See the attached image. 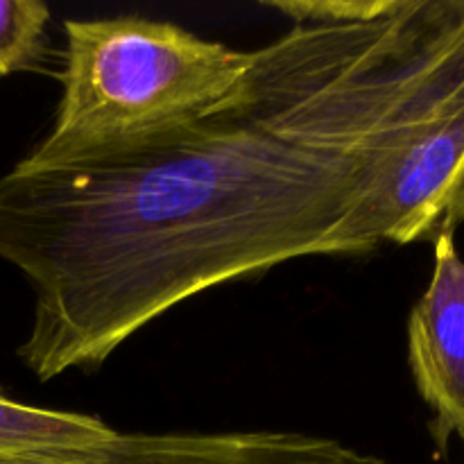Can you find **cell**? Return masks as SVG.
Wrapping results in <instances>:
<instances>
[{"label":"cell","instance_id":"277c9868","mask_svg":"<svg viewBox=\"0 0 464 464\" xmlns=\"http://www.w3.org/2000/svg\"><path fill=\"white\" fill-rule=\"evenodd\" d=\"M433 252L429 288L408 317V362L444 453L453 438L464 444V261L453 236L435 240Z\"/></svg>","mask_w":464,"mask_h":464},{"label":"cell","instance_id":"6da1fadb","mask_svg":"<svg viewBox=\"0 0 464 464\" xmlns=\"http://www.w3.org/2000/svg\"><path fill=\"white\" fill-rule=\"evenodd\" d=\"M266 5L293 27L198 116L0 177V258L32 290L16 353L41 383L227 281L383 247L388 172L464 118V0Z\"/></svg>","mask_w":464,"mask_h":464},{"label":"cell","instance_id":"7a4b0ae2","mask_svg":"<svg viewBox=\"0 0 464 464\" xmlns=\"http://www.w3.org/2000/svg\"><path fill=\"white\" fill-rule=\"evenodd\" d=\"M62 100L50 131L21 159L50 168L148 139L229 93L252 50L143 16L66 21Z\"/></svg>","mask_w":464,"mask_h":464},{"label":"cell","instance_id":"8992f818","mask_svg":"<svg viewBox=\"0 0 464 464\" xmlns=\"http://www.w3.org/2000/svg\"><path fill=\"white\" fill-rule=\"evenodd\" d=\"M48 21L50 7L44 0H0V77L34 63Z\"/></svg>","mask_w":464,"mask_h":464},{"label":"cell","instance_id":"3957f363","mask_svg":"<svg viewBox=\"0 0 464 464\" xmlns=\"http://www.w3.org/2000/svg\"><path fill=\"white\" fill-rule=\"evenodd\" d=\"M0 464H385L331 438L285 430L121 433L75 451Z\"/></svg>","mask_w":464,"mask_h":464},{"label":"cell","instance_id":"5b68a950","mask_svg":"<svg viewBox=\"0 0 464 464\" xmlns=\"http://www.w3.org/2000/svg\"><path fill=\"white\" fill-rule=\"evenodd\" d=\"M111 430L98 417L45 411L0 397V460L75 451L102 442Z\"/></svg>","mask_w":464,"mask_h":464}]
</instances>
